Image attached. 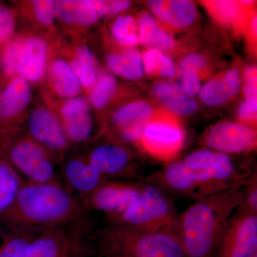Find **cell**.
I'll return each mask as SVG.
<instances>
[{"label":"cell","instance_id":"28","mask_svg":"<svg viewBox=\"0 0 257 257\" xmlns=\"http://www.w3.org/2000/svg\"><path fill=\"white\" fill-rule=\"evenodd\" d=\"M25 181L3 157H0V215L11 205Z\"/></svg>","mask_w":257,"mask_h":257},{"label":"cell","instance_id":"5","mask_svg":"<svg viewBox=\"0 0 257 257\" xmlns=\"http://www.w3.org/2000/svg\"><path fill=\"white\" fill-rule=\"evenodd\" d=\"M5 159L25 182L45 183L60 180L55 157L28 135L10 140Z\"/></svg>","mask_w":257,"mask_h":257},{"label":"cell","instance_id":"9","mask_svg":"<svg viewBox=\"0 0 257 257\" xmlns=\"http://www.w3.org/2000/svg\"><path fill=\"white\" fill-rule=\"evenodd\" d=\"M219 247V257L257 256V214L239 209L230 220Z\"/></svg>","mask_w":257,"mask_h":257},{"label":"cell","instance_id":"34","mask_svg":"<svg viewBox=\"0 0 257 257\" xmlns=\"http://www.w3.org/2000/svg\"><path fill=\"white\" fill-rule=\"evenodd\" d=\"M23 40V38H16L10 40L5 49L3 60L2 61L4 66L5 74L8 77H12V79L17 76V66L21 55Z\"/></svg>","mask_w":257,"mask_h":257},{"label":"cell","instance_id":"44","mask_svg":"<svg viewBox=\"0 0 257 257\" xmlns=\"http://www.w3.org/2000/svg\"><path fill=\"white\" fill-rule=\"evenodd\" d=\"M3 244H2V245H3ZM2 245H0V247H1Z\"/></svg>","mask_w":257,"mask_h":257},{"label":"cell","instance_id":"22","mask_svg":"<svg viewBox=\"0 0 257 257\" xmlns=\"http://www.w3.org/2000/svg\"><path fill=\"white\" fill-rule=\"evenodd\" d=\"M106 64L113 73L122 78L137 80L144 75L141 54L133 47L109 54L106 57Z\"/></svg>","mask_w":257,"mask_h":257},{"label":"cell","instance_id":"13","mask_svg":"<svg viewBox=\"0 0 257 257\" xmlns=\"http://www.w3.org/2000/svg\"><path fill=\"white\" fill-rule=\"evenodd\" d=\"M204 142L208 147L219 152L239 153L256 146V132L239 123H219L208 130Z\"/></svg>","mask_w":257,"mask_h":257},{"label":"cell","instance_id":"29","mask_svg":"<svg viewBox=\"0 0 257 257\" xmlns=\"http://www.w3.org/2000/svg\"><path fill=\"white\" fill-rule=\"evenodd\" d=\"M117 89V81L113 76H102L89 92V104L96 110L104 109L116 95Z\"/></svg>","mask_w":257,"mask_h":257},{"label":"cell","instance_id":"39","mask_svg":"<svg viewBox=\"0 0 257 257\" xmlns=\"http://www.w3.org/2000/svg\"><path fill=\"white\" fill-rule=\"evenodd\" d=\"M240 209L257 214L256 179L248 184V187L243 192V202Z\"/></svg>","mask_w":257,"mask_h":257},{"label":"cell","instance_id":"41","mask_svg":"<svg viewBox=\"0 0 257 257\" xmlns=\"http://www.w3.org/2000/svg\"><path fill=\"white\" fill-rule=\"evenodd\" d=\"M257 101L246 100L240 106L238 116L242 121L249 122L256 119Z\"/></svg>","mask_w":257,"mask_h":257},{"label":"cell","instance_id":"23","mask_svg":"<svg viewBox=\"0 0 257 257\" xmlns=\"http://www.w3.org/2000/svg\"><path fill=\"white\" fill-rule=\"evenodd\" d=\"M153 92L175 114L189 115L197 109V101L186 95L180 85L175 83H157L154 86Z\"/></svg>","mask_w":257,"mask_h":257},{"label":"cell","instance_id":"4","mask_svg":"<svg viewBox=\"0 0 257 257\" xmlns=\"http://www.w3.org/2000/svg\"><path fill=\"white\" fill-rule=\"evenodd\" d=\"M111 224L154 231L178 230V219L168 198L155 184H143L140 195L122 215Z\"/></svg>","mask_w":257,"mask_h":257},{"label":"cell","instance_id":"36","mask_svg":"<svg viewBox=\"0 0 257 257\" xmlns=\"http://www.w3.org/2000/svg\"><path fill=\"white\" fill-rule=\"evenodd\" d=\"M16 27V17L13 10L0 5V44L9 40Z\"/></svg>","mask_w":257,"mask_h":257},{"label":"cell","instance_id":"33","mask_svg":"<svg viewBox=\"0 0 257 257\" xmlns=\"http://www.w3.org/2000/svg\"><path fill=\"white\" fill-rule=\"evenodd\" d=\"M34 20L40 26L52 28L57 20L55 1L52 0H36L30 3Z\"/></svg>","mask_w":257,"mask_h":257},{"label":"cell","instance_id":"38","mask_svg":"<svg viewBox=\"0 0 257 257\" xmlns=\"http://www.w3.org/2000/svg\"><path fill=\"white\" fill-rule=\"evenodd\" d=\"M182 71L180 87L186 95L193 97L200 91L201 84L198 72L192 69Z\"/></svg>","mask_w":257,"mask_h":257},{"label":"cell","instance_id":"40","mask_svg":"<svg viewBox=\"0 0 257 257\" xmlns=\"http://www.w3.org/2000/svg\"><path fill=\"white\" fill-rule=\"evenodd\" d=\"M206 66H207L206 59L202 55L194 53L187 55L181 63L182 70L192 69L197 72L202 70Z\"/></svg>","mask_w":257,"mask_h":257},{"label":"cell","instance_id":"21","mask_svg":"<svg viewBox=\"0 0 257 257\" xmlns=\"http://www.w3.org/2000/svg\"><path fill=\"white\" fill-rule=\"evenodd\" d=\"M65 59L82 84L83 90L90 92L98 79L95 60L89 47L84 44L77 45Z\"/></svg>","mask_w":257,"mask_h":257},{"label":"cell","instance_id":"3","mask_svg":"<svg viewBox=\"0 0 257 257\" xmlns=\"http://www.w3.org/2000/svg\"><path fill=\"white\" fill-rule=\"evenodd\" d=\"M101 234L108 246L128 257H185L177 229L147 231L111 224Z\"/></svg>","mask_w":257,"mask_h":257},{"label":"cell","instance_id":"15","mask_svg":"<svg viewBox=\"0 0 257 257\" xmlns=\"http://www.w3.org/2000/svg\"><path fill=\"white\" fill-rule=\"evenodd\" d=\"M48 55V43L44 37L30 35L24 39L17 76L30 83L42 82L46 74Z\"/></svg>","mask_w":257,"mask_h":257},{"label":"cell","instance_id":"14","mask_svg":"<svg viewBox=\"0 0 257 257\" xmlns=\"http://www.w3.org/2000/svg\"><path fill=\"white\" fill-rule=\"evenodd\" d=\"M62 177L69 192H75L80 199L87 197L106 179L86 156L69 157L62 167Z\"/></svg>","mask_w":257,"mask_h":257},{"label":"cell","instance_id":"1","mask_svg":"<svg viewBox=\"0 0 257 257\" xmlns=\"http://www.w3.org/2000/svg\"><path fill=\"white\" fill-rule=\"evenodd\" d=\"M84 209L81 199L61 179L45 183L24 182L0 221L12 230L42 231L77 221Z\"/></svg>","mask_w":257,"mask_h":257},{"label":"cell","instance_id":"19","mask_svg":"<svg viewBox=\"0 0 257 257\" xmlns=\"http://www.w3.org/2000/svg\"><path fill=\"white\" fill-rule=\"evenodd\" d=\"M239 87L238 72L230 69L221 77L212 79L199 91V96L208 106H219L224 104L236 94Z\"/></svg>","mask_w":257,"mask_h":257},{"label":"cell","instance_id":"31","mask_svg":"<svg viewBox=\"0 0 257 257\" xmlns=\"http://www.w3.org/2000/svg\"><path fill=\"white\" fill-rule=\"evenodd\" d=\"M111 32L115 40L124 46L132 47L140 42L138 23L131 15L116 18L111 25Z\"/></svg>","mask_w":257,"mask_h":257},{"label":"cell","instance_id":"35","mask_svg":"<svg viewBox=\"0 0 257 257\" xmlns=\"http://www.w3.org/2000/svg\"><path fill=\"white\" fill-rule=\"evenodd\" d=\"M92 3L100 18L119 14L127 10L131 5L130 2L124 1V0H114V1L92 0Z\"/></svg>","mask_w":257,"mask_h":257},{"label":"cell","instance_id":"10","mask_svg":"<svg viewBox=\"0 0 257 257\" xmlns=\"http://www.w3.org/2000/svg\"><path fill=\"white\" fill-rule=\"evenodd\" d=\"M55 112L72 145L87 143L92 138L94 120L87 98L80 95L61 101Z\"/></svg>","mask_w":257,"mask_h":257},{"label":"cell","instance_id":"12","mask_svg":"<svg viewBox=\"0 0 257 257\" xmlns=\"http://www.w3.org/2000/svg\"><path fill=\"white\" fill-rule=\"evenodd\" d=\"M86 157L106 180L133 181L137 175L130 152L115 144H103L93 148Z\"/></svg>","mask_w":257,"mask_h":257},{"label":"cell","instance_id":"2","mask_svg":"<svg viewBox=\"0 0 257 257\" xmlns=\"http://www.w3.org/2000/svg\"><path fill=\"white\" fill-rule=\"evenodd\" d=\"M236 187L197 198L178 219V233L185 257H211L219 247L230 220L242 204Z\"/></svg>","mask_w":257,"mask_h":257},{"label":"cell","instance_id":"43","mask_svg":"<svg viewBox=\"0 0 257 257\" xmlns=\"http://www.w3.org/2000/svg\"><path fill=\"white\" fill-rule=\"evenodd\" d=\"M2 64H3V61H2L1 58H0V67H1Z\"/></svg>","mask_w":257,"mask_h":257},{"label":"cell","instance_id":"18","mask_svg":"<svg viewBox=\"0 0 257 257\" xmlns=\"http://www.w3.org/2000/svg\"><path fill=\"white\" fill-rule=\"evenodd\" d=\"M55 7L57 20L69 26H91L100 18L92 0H60Z\"/></svg>","mask_w":257,"mask_h":257},{"label":"cell","instance_id":"42","mask_svg":"<svg viewBox=\"0 0 257 257\" xmlns=\"http://www.w3.org/2000/svg\"><path fill=\"white\" fill-rule=\"evenodd\" d=\"M256 67H250L245 72V80L246 84H257Z\"/></svg>","mask_w":257,"mask_h":257},{"label":"cell","instance_id":"32","mask_svg":"<svg viewBox=\"0 0 257 257\" xmlns=\"http://www.w3.org/2000/svg\"><path fill=\"white\" fill-rule=\"evenodd\" d=\"M12 231V236H8L0 247V257H24L25 248L33 239V234L40 231L31 230Z\"/></svg>","mask_w":257,"mask_h":257},{"label":"cell","instance_id":"16","mask_svg":"<svg viewBox=\"0 0 257 257\" xmlns=\"http://www.w3.org/2000/svg\"><path fill=\"white\" fill-rule=\"evenodd\" d=\"M45 79L51 94L60 100L80 96L83 92L82 84L65 57L48 60Z\"/></svg>","mask_w":257,"mask_h":257},{"label":"cell","instance_id":"20","mask_svg":"<svg viewBox=\"0 0 257 257\" xmlns=\"http://www.w3.org/2000/svg\"><path fill=\"white\" fill-rule=\"evenodd\" d=\"M64 226L41 231L29 242L24 257H61L62 243L65 242L68 233Z\"/></svg>","mask_w":257,"mask_h":257},{"label":"cell","instance_id":"37","mask_svg":"<svg viewBox=\"0 0 257 257\" xmlns=\"http://www.w3.org/2000/svg\"><path fill=\"white\" fill-rule=\"evenodd\" d=\"M214 152L208 150H199L187 155L182 162L193 172L205 170L212 158Z\"/></svg>","mask_w":257,"mask_h":257},{"label":"cell","instance_id":"24","mask_svg":"<svg viewBox=\"0 0 257 257\" xmlns=\"http://www.w3.org/2000/svg\"><path fill=\"white\" fill-rule=\"evenodd\" d=\"M162 177L165 185L174 192L197 198L198 185L195 176L182 161H176L167 166Z\"/></svg>","mask_w":257,"mask_h":257},{"label":"cell","instance_id":"17","mask_svg":"<svg viewBox=\"0 0 257 257\" xmlns=\"http://www.w3.org/2000/svg\"><path fill=\"white\" fill-rule=\"evenodd\" d=\"M148 5L160 20L175 28H187L197 17L195 5L187 0H152Z\"/></svg>","mask_w":257,"mask_h":257},{"label":"cell","instance_id":"30","mask_svg":"<svg viewBox=\"0 0 257 257\" xmlns=\"http://www.w3.org/2000/svg\"><path fill=\"white\" fill-rule=\"evenodd\" d=\"M143 68L150 75L172 77L175 74V67L170 57L160 50L151 49L144 54Z\"/></svg>","mask_w":257,"mask_h":257},{"label":"cell","instance_id":"6","mask_svg":"<svg viewBox=\"0 0 257 257\" xmlns=\"http://www.w3.org/2000/svg\"><path fill=\"white\" fill-rule=\"evenodd\" d=\"M184 142L185 133L178 120L168 113L159 112L147 121L138 143L150 156L170 162L182 150Z\"/></svg>","mask_w":257,"mask_h":257},{"label":"cell","instance_id":"26","mask_svg":"<svg viewBox=\"0 0 257 257\" xmlns=\"http://www.w3.org/2000/svg\"><path fill=\"white\" fill-rule=\"evenodd\" d=\"M138 27L140 42L144 46L171 49L175 45L172 37L160 26L150 13L140 15Z\"/></svg>","mask_w":257,"mask_h":257},{"label":"cell","instance_id":"7","mask_svg":"<svg viewBox=\"0 0 257 257\" xmlns=\"http://www.w3.org/2000/svg\"><path fill=\"white\" fill-rule=\"evenodd\" d=\"M143 186L133 181L106 180L81 201L84 209L102 213L112 221L135 202Z\"/></svg>","mask_w":257,"mask_h":257},{"label":"cell","instance_id":"27","mask_svg":"<svg viewBox=\"0 0 257 257\" xmlns=\"http://www.w3.org/2000/svg\"><path fill=\"white\" fill-rule=\"evenodd\" d=\"M153 114L150 104L144 101H137L121 106L111 116V123L116 131L121 132L133 125L147 122Z\"/></svg>","mask_w":257,"mask_h":257},{"label":"cell","instance_id":"11","mask_svg":"<svg viewBox=\"0 0 257 257\" xmlns=\"http://www.w3.org/2000/svg\"><path fill=\"white\" fill-rule=\"evenodd\" d=\"M32 95L30 83L19 76L11 79L0 94V121L4 124L5 133L10 138L17 133L31 103Z\"/></svg>","mask_w":257,"mask_h":257},{"label":"cell","instance_id":"8","mask_svg":"<svg viewBox=\"0 0 257 257\" xmlns=\"http://www.w3.org/2000/svg\"><path fill=\"white\" fill-rule=\"evenodd\" d=\"M27 126L28 137L50 152L57 162L64 160L72 144L53 109L45 105L34 108L27 117Z\"/></svg>","mask_w":257,"mask_h":257},{"label":"cell","instance_id":"25","mask_svg":"<svg viewBox=\"0 0 257 257\" xmlns=\"http://www.w3.org/2000/svg\"><path fill=\"white\" fill-rule=\"evenodd\" d=\"M204 6L216 21L236 30H245L247 17L245 8L239 2L206 1Z\"/></svg>","mask_w":257,"mask_h":257}]
</instances>
